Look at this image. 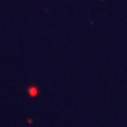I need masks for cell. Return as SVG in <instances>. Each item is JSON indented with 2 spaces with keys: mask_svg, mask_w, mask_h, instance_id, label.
Instances as JSON below:
<instances>
[{
  "mask_svg": "<svg viewBox=\"0 0 127 127\" xmlns=\"http://www.w3.org/2000/svg\"><path fill=\"white\" fill-rule=\"evenodd\" d=\"M27 92H28V95L32 96V98H34V96H36V95L39 94V90H38V87H35V86H30Z\"/></svg>",
  "mask_w": 127,
  "mask_h": 127,
  "instance_id": "obj_1",
  "label": "cell"
}]
</instances>
